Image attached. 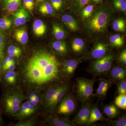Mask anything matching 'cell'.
<instances>
[{
  "instance_id": "16",
  "label": "cell",
  "mask_w": 126,
  "mask_h": 126,
  "mask_svg": "<svg viewBox=\"0 0 126 126\" xmlns=\"http://www.w3.org/2000/svg\"><path fill=\"white\" fill-rule=\"evenodd\" d=\"M109 79L113 83H117L126 79V68L123 66H115L110 69L109 72Z\"/></svg>"
},
{
  "instance_id": "9",
  "label": "cell",
  "mask_w": 126,
  "mask_h": 126,
  "mask_svg": "<svg viewBox=\"0 0 126 126\" xmlns=\"http://www.w3.org/2000/svg\"><path fill=\"white\" fill-rule=\"evenodd\" d=\"M70 89V85L68 82H67L49 103L40 112V114H46L54 112L57 104L65 94L69 92Z\"/></svg>"
},
{
  "instance_id": "39",
  "label": "cell",
  "mask_w": 126,
  "mask_h": 126,
  "mask_svg": "<svg viewBox=\"0 0 126 126\" xmlns=\"http://www.w3.org/2000/svg\"><path fill=\"white\" fill-rule=\"evenodd\" d=\"M95 5L93 4H88L82 10V17L84 19H88L92 15L94 10Z\"/></svg>"
},
{
  "instance_id": "26",
  "label": "cell",
  "mask_w": 126,
  "mask_h": 126,
  "mask_svg": "<svg viewBox=\"0 0 126 126\" xmlns=\"http://www.w3.org/2000/svg\"><path fill=\"white\" fill-rule=\"evenodd\" d=\"M52 48L58 55L61 56H66L68 54V50L67 45L62 41H56L52 44Z\"/></svg>"
},
{
  "instance_id": "23",
  "label": "cell",
  "mask_w": 126,
  "mask_h": 126,
  "mask_svg": "<svg viewBox=\"0 0 126 126\" xmlns=\"http://www.w3.org/2000/svg\"><path fill=\"white\" fill-rule=\"evenodd\" d=\"M14 36L18 43L22 45H26L29 39L26 27L22 26L16 29L14 32Z\"/></svg>"
},
{
  "instance_id": "10",
  "label": "cell",
  "mask_w": 126,
  "mask_h": 126,
  "mask_svg": "<svg viewBox=\"0 0 126 126\" xmlns=\"http://www.w3.org/2000/svg\"><path fill=\"white\" fill-rule=\"evenodd\" d=\"M39 113H40L39 108L35 107L27 100H25L21 104L15 118L18 121L30 117Z\"/></svg>"
},
{
  "instance_id": "8",
  "label": "cell",
  "mask_w": 126,
  "mask_h": 126,
  "mask_svg": "<svg viewBox=\"0 0 126 126\" xmlns=\"http://www.w3.org/2000/svg\"><path fill=\"white\" fill-rule=\"evenodd\" d=\"M20 78L16 70H8L2 73L0 84L2 88L14 89L20 87Z\"/></svg>"
},
{
  "instance_id": "25",
  "label": "cell",
  "mask_w": 126,
  "mask_h": 126,
  "mask_svg": "<svg viewBox=\"0 0 126 126\" xmlns=\"http://www.w3.org/2000/svg\"><path fill=\"white\" fill-rule=\"evenodd\" d=\"M4 54L14 57L18 62L23 57V51L20 47L17 46L10 45L5 50Z\"/></svg>"
},
{
  "instance_id": "45",
  "label": "cell",
  "mask_w": 126,
  "mask_h": 126,
  "mask_svg": "<svg viewBox=\"0 0 126 126\" xmlns=\"http://www.w3.org/2000/svg\"><path fill=\"white\" fill-rule=\"evenodd\" d=\"M103 0H90L89 3H92L93 4H98L102 3L103 1Z\"/></svg>"
},
{
  "instance_id": "35",
  "label": "cell",
  "mask_w": 126,
  "mask_h": 126,
  "mask_svg": "<svg viewBox=\"0 0 126 126\" xmlns=\"http://www.w3.org/2000/svg\"><path fill=\"white\" fill-rule=\"evenodd\" d=\"M112 28L116 32H124L126 29V23L125 21L122 19L115 20L112 23Z\"/></svg>"
},
{
  "instance_id": "48",
  "label": "cell",
  "mask_w": 126,
  "mask_h": 126,
  "mask_svg": "<svg viewBox=\"0 0 126 126\" xmlns=\"http://www.w3.org/2000/svg\"><path fill=\"white\" fill-rule=\"evenodd\" d=\"M35 4L38 5L42 2H45V1H49V0H34Z\"/></svg>"
},
{
  "instance_id": "36",
  "label": "cell",
  "mask_w": 126,
  "mask_h": 126,
  "mask_svg": "<svg viewBox=\"0 0 126 126\" xmlns=\"http://www.w3.org/2000/svg\"><path fill=\"white\" fill-rule=\"evenodd\" d=\"M115 104L118 108L126 110V94H119L116 97Z\"/></svg>"
},
{
  "instance_id": "40",
  "label": "cell",
  "mask_w": 126,
  "mask_h": 126,
  "mask_svg": "<svg viewBox=\"0 0 126 126\" xmlns=\"http://www.w3.org/2000/svg\"><path fill=\"white\" fill-rule=\"evenodd\" d=\"M110 121L109 122L110 126H126V114L123 115L117 119Z\"/></svg>"
},
{
  "instance_id": "4",
  "label": "cell",
  "mask_w": 126,
  "mask_h": 126,
  "mask_svg": "<svg viewBox=\"0 0 126 126\" xmlns=\"http://www.w3.org/2000/svg\"><path fill=\"white\" fill-rule=\"evenodd\" d=\"M96 79L84 77L77 78L75 82V92L77 97L82 104L90 101L93 97L94 85Z\"/></svg>"
},
{
  "instance_id": "42",
  "label": "cell",
  "mask_w": 126,
  "mask_h": 126,
  "mask_svg": "<svg viewBox=\"0 0 126 126\" xmlns=\"http://www.w3.org/2000/svg\"><path fill=\"white\" fill-rule=\"evenodd\" d=\"M22 4L27 11L32 12L33 10L35 3L34 0H23Z\"/></svg>"
},
{
  "instance_id": "21",
  "label": "cell",
  "mask_w": 126,
  "mask_h": 126,
  "mask_svg": "<svg viewBox=\"0 0 126 126\" xmlns=\"http://www.w3.org/2000/svg\"><path fill=\"white\" fill-rule=\"evenodd\" d=\"M18 64L17 60L14 57L4 54L2 62V73L7 70H16Z\"/></svg>"
},
{
  "instance_id": "46",
  "label": "cell",
  "mask_w": 126,
  "mask_h": 126,
  "mask_svg": "<svg viewBox=\"0 0 126 126\" xmlns=\"http://www.w3.org/2000/svg\"><path fill=\"white\" fill-rule=\"evenodd\" d=\"M2 113L1 109L0 108V126L4 124V122L2 117Z\"/></svg>"
},
{
  "instance_id": "32",
  "label": "cell",
  "mask_w": 126,
  "mask_h": 126,
  "mask_svg": "<svg viewBox=\"0 0 126 126\" xmlns=\"http://www.w3.org/2000/svg\"><path fill=\"white\" fill-rule=\"evenodd\" d=\"M90 0H73L70 3V6L77 11L82 10L88 4Z\"/></svg>"
},
{
  "instance_id": "20",
  "label": "cell",
  "mask_w": 126,
  "mask_h": 126,
  "mask_svg": "<svg viewBox=\"0 0 126 126\" xmlns=\"http://www.w3.org/2000/svg\"><path fill=\"white\" fill-rule=\"evenodd\" d=\"M40 113H39L30 117L21 120H18V122L14 123H11L9 126H35L39 124Z\"/></svg>"
},
{
  "instance_id": "47",
  "label": "cell",
  "mask_w": 126,
  "mask_h": 126,
  "mask_svg": "<svg viewBox=\"0 0 126 126\" xmlns=\"http://www.w3.org/2000/svg\"><path fill=\"white\" fill-rule=\"evenodd\" d=\"M2 60H0V81L1 79L2 74Z\"/></svg>"
},
{
  "instance_id": "6",
  "label": "cell",
  "mask_w": 126,
  "mask_h": 126,
  "mask_svg": "<svg viewBox=\"0 0 126 126\" xmlns=\"http://www.w3.org/2000/svg\"><path fill=\"white\" fill-rule=\"evenodd\" d=\"M77 102L72 93H68L58 104L55 112L58 115L67 118L73 114L76 109Z\"/></svg>"
},
{
  "instance_id": "14",
  "label": "cell",
  "mask_w": 126,
  "mask_h": 126,
  "mask_svg": "<svg viewBox=\"0 0 126 126\" xmlns=\"http://www.w3.org/2000/svg\"><path fill=\"white\" fill-rule=\"evenodd\" d=\"M23 0H0V10L4 15L11 14L22 6Z\"/></svg>"
},
{
  "instance_id": "18",
  "label": "cell",
  "mask_w": 126,
  "mask_h": 126,
  "mask_svg": "<svg viewBox=\"0 0 126 126\" xmlns=\"http://www.w3.org/2000/svg\"><path fill=\"white\" fill-rule=\"evenodd\" d=\"M109 50V48L106 44L102 43H97L90 51L88 58L94 59L100 58L107 54Z\"/></svg>"
},
{
  "instance_id": "1",
  "label": "cell",
  "mask_w": 126,
  "mask_h": 126,
  "mask_svg": "<svg viewBox=\"0 0 126 126\" xmlns=\"http://www.w3.org/2000/svg\"><path fill=\"white\" fill-rule=\"evenodd\" d=\"M61 64L56 55L45 48L33 49L18 63L16 69L20 78V87L24 93L30 91L43 92L51 86L67 82Z\"/></svg>"
},
{
  "instance_id": "31",
  "label": "cell",
  "mask_w": 126,
  "mask_h": 126,
  "mask_svg": "<svg viewBox=\"0 0 126 126\" xmlns=\"http://www.w3.org/2000/svg\"><path fill=\"white\" fill-rule=\"evenodd\" d=\"M109 41L112 47L116 48L122 47L124 44V38L119 34H115L110 36Z\"/></svg>"
},
{
  "instance_id": "27",
  "label": "cell",
  "mask_w": 126,
  "mask_h": 126,
  "mask_svg": "<svg viewBox=\"0 0 126 126\" xmlns=\"http://www.w3.org/2000/svg\"><path fill=\"white\" fill-rule=\"evenodd\" d=\"M63 23L71 31L76 32L79 29L78 25L73 17L69 15H64L61 16Z\"/></svg>"
},
{
  "instance_id": "7",
  "label": "cell",
  "mask_w": 126,
  "mask_h": 126,
  "mask_svg": "<svg viewBox=\"0 0 126 126\" xmlns=\"http://www.w3.org/2000/svg\"><path fill=\"white\" fill-rule=\"evenodd\" d=\"M47 124L52 126H77L78 125L67 118L58 115L55 112L40 114L39 126Z\"/></svg>"
},
{
  "instance_id": "12",
  "label": "cell",
  "mask_w": 126,
  "mask_h": 126,
  "mask_svg": "<svg viewBox=\"0 0 126 126\" xmlns=\"http://www.w3.org/2000/svg\"><path fill=\"white\" fill-rule=\"evenodd\" d=\"M92 106L90 101L82 104L80 110L72 121L77 125H87L90 117Z\"/></svg>"
},
{
  "instance_id": "13",
  "label": "cell",
  "mask_w": 126,
  "mask_h": 126,
  "mask_svg": "<svg viewBox=\"0 0 126 126\" xmlns=\"http://www.w3.org/2000/svg\"><path fill=\"white\" fill-rule=\"evenodd\" d=\"M80 59H69L62 63L61 72L64 78L68 81L72 78L79 64Z\"/></svg>"
},
{
  "instance_id": "19",
  "label": "cell",
  "mask_w": 126,
  "mask_h": 126,
  "mask_svg": "<svg viewBox=\"0 0 126 126\" xmlns=\"http://www.w3.org/2000/svg\"><path fill=\"white\" fill-rule=\"evenodd\" d=\"M108 120V118L105 117L99 110L98 103L92 106L90 117L87 124V126L98 121H106Z\"/></svg>"
},
{
  "instance_id": "22",
  "label": "cell",
  "mask_w": 126,
  "mask_h": 126,
  "mask_svg": "<svg viewBox=\"0 0 126 126\" xmlns=\"http://www.w3.org/2000/svg\"><path fill=\"white\" fill-rule=\"evenodd\" d=\"M42 92L30 91L25 93L26 100L35 107L40 108L41 103Z\"/></svg>"
},
{
  "instance_id": "41",
  "label": "cell",
  "mask_w": 126,
  "mask_h": 126,
  "mask_svg": "<svg viewBox=\"0 0 126 126\" xmlns=\"http://www.w3.org/2000/svg\"><path fill=\"white\" fill-rule=\"evenodd\" d=\"M117 84V94H126V79H123L122 81L116 83Z\"/></svg>"
},
{
  "instance_id": "2",
  "label": "cell",
  "mask_w": 126,
  "mask_h": 126,
  "mask_svg": "<svg viewBox=\"0 0 126 126\" xmlns=\"http://www.w3.org/2000/svg\"><path fill=\"white\" fill-rule=\"evenodd\" d=\"M94 12L85 23L86 29L91 34L105 33L112 16V10L109 3L104 1L94 7Z\"/></svg>"
},
{
  "instance_id": "33",
  "label": "cell",
  "mask_w": 126,
  "mask_h": 126,
  "mask_svg": "<svg viewBox=\"0 0 126 126\" xmlns=\"http://www.w3.org/2000/svg\"><path fill=\"white\" fill-rule=\"evenodd\" d=\"M109 4L118 11L126 12V0H109Z\"/></svg>"
},
{
  "instance_id": "28",
  "label": "cell",
  "mask_w": 126,
  "mask_h": 126,
  "mask_svg": "<svg viewBox=\"0 0 126 126\" xmlns=\"http://www.w3.org/2000/svg\"><path fill=\"white\" fill-rule=\"evenodd\" d=\"M33 30L35 35L39 37L43 36L45 33L47 27L41 20L37 19L33 23Z\"/></svg>"
},
{
  "instance_id": "5",
  "label": "cell",
  "mask_w": 126,
  "mask_h": 126,
  "mask_svg": "<svg viewBox=\"0 0 126 126\" xmlns=\"http://www.w3.org/2000/svg\"><path fill=\"white\" fill-rule=\"evenodd\" d=\"M113 60V55L107 54L93 61L87 71L93 76V78L104 76L108 73L111 68Z\"/></svg>"
},
{
  "instance_id": "17",
  "label": "cell",
  "mask_w": 126,
  "mask_h": 126,
  "mask_svg": "<svg viewBox=\"0 0 126 126\" xmlns=\"http://www.w3.org/2000/svg\"><path fill=\"white\" fill-rule=\"evenodd\" d=\"M23 5L14 14V24L16 27L25 24L29 18V15Z\"/></svg>"
},
{
  "instance_id": "44",
  "label": "cell",
  "mask_w": 126,
  "mask_h": 126,
  "mask_svg": "<svg viewBox=\"0 0 126 126\" xmlns=\"http://www.w3.org/2000/svg\"><path fill=\"white\" fill-rule=\"evenodd\" d=\"M118 60L123 65H126V50L124 49L119 54L118 57Z\"/></svg>"
},
{
  "instance_id": "24",
  "label": "cell",
  "mask_w": 126,
  "mask_h": 126,
  "mask_svg": "<svg viewBox=\"0 0 126 126\" xmlns=\"http://www.w3.org/2000/svg\"><path fill=\"white\" fill-rule=\"evenodd\" d=\"M103 112L107 117L111 119L116 118L120 113L118 108L113 104L104 106L103 109Z\"/></svg>"
},
{
  "instance_id": "37",
  "label": "cell",
  "mask_w": 126,
  "mask_h": 126,
  "mask_svg": "<svg viewBox=\"0 0 126 126\" xmlns=\"http://www.w3.org/2000/svg\"><path fill=\"white\" fill-rule=\"evenodd\" d=\"M6 44V37L4 31L0 30V60H2L4 55Z\"/></svg>"
},
{
  "instance_id": "34",
  "label": "cell",
  "mask_w": 126,
  "mask_h": 126,
  "mask_svg": "<svg viewBox=\"0 0 126 126\" xmlns=\"http://www.w3.org/2000/svg\"><path fill=\"white\" fill-rule=\"evenodd\" d=\"M12 24L11 18L4 16L0 18V30L4 31L7 30L10 28Z\"/></svg>"
},
{
  "instance_id": "43",
  "label": "cell",
  "mask_w": 126,
  "mask_h": 126,
  "mask_svg": "<svg viewBox=\"0 0 126 126\" xmlns=\"http://www.w3.org/2000/svg\"><path fill=\"white\" fill-rule=\"evenodd\" d=\"M49 1L54 9L56 11L60 10L64 4L63 0H49Z\"/></svg>"
},
{
  "instance_id": "30",
  "label": "cell",
  "mask_w": 126,
  "mask_h": 126,
  "mask_svg": "<svg viewBox=\"0 0 126 126\" xmlns=\"http://www.w3.org/2000/svg\"><path fill=\"white\" fill-rule=\"evenodd\" d=\"M39 10L43 15H50L53 14L54 9L49 1H45L38 4Z\"/></svg>"
},
{
  "instance_id": "38",
  "label": "cell",
  "mask_w": 126,
  "mask_h": 126,
  "mask_svg": "<svg viewBox=\"0 0 126 126\" xmlns=\"http://www.w3.org/2000/svg\"><path fill=\"white\" fill-rule=\"evenodd\" d=\"M53 33L55 38L58 40L64 38L65 33L64 31L59 25L54 24L53 26Z\"/></svg>"
},
{
  "instance_id": "11",
  "label": "cell",
  "mask_w": 126,
  "mask_h": 126,
  "mask_svg": "<svg viewBox=\"0 0 126 126\" xmlns=\"http://www.w3.org/2000/svg\"><path fill=\"white\" fill-rule=\"evenodd\" d=\"M66 83L51 86L42 92L41 103L39 108L40 113V112L49 103L54 97L59 92Z\"/></svg>"
},
{
  "instance_id": "29",
  "label": "cell",
  "mask_w": 126,
  "mask_h": 126,
  "mask_svg": "<svg viewBox=\"0 0 126 126\" xmlns=\"http://www.w3.org/2000/svg\"><path fill=\"white\" fill-rule=\"evenodd\" d=\"M84 48V42L82 39L76 38L72 41L71 49L74 53L80 54L83 52Z\"/></svg>"
},
{
  "instance_id": "15",
  "label": "cell",
  "mask_w": 126,
  "mask_h": 126,
  "mask_svg": "<svg viewBox=\"0 0 126 126\" xmlns=\"http://www.w3.org/2000/svg\"><path fill=\"white\" fill-rule=\"evenodd\" d=\"M113 84L112 81L109 79H106L103 78H101L99 79L98 87L96 93L94 94L93 97L101 100L105 99L108 90Z\"/></svg>"
},
{
  "instance_id": "49",
  "label": "cell",
  "mask_w": 126,
  "mask_h": 126,
  "mask_svg": "<svg viewBox=\"0 0 126 126\" xmlns=\"http://www.w3.org/2000/svg\"><path fill=\"white\" fill-rule=\"evenodd\" d=\"M63 0L64 2L65 1V2H69L70 4V3H71V2H72L73 0Z\"/></svg>"
},
{
  "instance_id": "3",
  "label": "cell",
  "mask_w": 126,
  "mask_h": 126,
  "mask_svg": "<svg viewBox=\"0 0 126 126\" xmlns=\"http://www.w3.org/2000/svg\"><path fill=\"white\" fill-rule=\"evenodd\" d=\"M2 88L0 108L2 114L7 116L15 117L21 104L26 100L24 93L20 87L14 89Z\"/></svg>"
}]
</instances>
